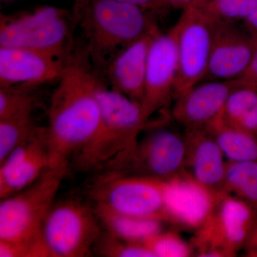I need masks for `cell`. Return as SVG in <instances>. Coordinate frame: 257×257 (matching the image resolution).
<instances>
[{
    "mask_svg": "<svg viewBox=\"0 0 257 257\" xmlns=\"http://www.w3.org/2000/svg\"><path fill=\"white\" fill-rule=\"evenodd\" d=\"M72 55L51 96L46 127L52 165L67 164L94 138L101 124L95 94L98 74L89 61Z\"/></svg>",
    "mask_w": 257,
    "mask_h": 257,
    "instance_id": "6da1fadb",
    "label": "cell"
},
{
    "mask_svg": "<svg viewBox=\"0 0 257 257\" xmlns=\"http://www.w3.org/2000/svg\"><path fill=\"white\" fill-rule=\"evenodd\" d=\"M101 124L94 138L71 160L86 173L123 172L133 159L139 135L147 123L141 104L110 88L96 93Z\"/></svg>",
    "mask_w": 257,
    "mask_h": 257,
    "instance_id": "7a4b0ae2",
    "label": "cell"
},
{
    "mask_svg": "<svg viewBox=\"0 0 257 257\" xmlns=\"http://www.w3.org/2000/svg\"><path fill=\"white\" fill-rule=\"evenodd\" d=\"M72 12L96 73L123 47L159 31L152 13L119 0H73Z\"/></svg>",
    "mask_w": 257,
    "mask_h": 257,
    "instance_id": "3957f363",
    "label": "cell"
},
{
    "mask_svg": "<svg viewBox=\"0 0 257 257\" xmlns=\"http://www.w3.org/2000/svg\"><path fill=\"white\" fill-rule=\"evenodd\" d=\"M72 10L42 6L32 11L0 15V47L40 51L64 58L73 55L77 30Z\"/></svg>",
    "mask_w": 257,
    "mask_h": 257,
    "instance_id": "277c9868",
    "label": "cell"
},
{
    "mask_svg": "<svg viewBox=\"0 0 257 257\" xmlns=\"http://www.w3.org/2000/svg\"><path fill=\"white\" fill-rule=\"evenodd\" d=\"M69 165H52L33 184L0 202V240L29 241L40 239Z\"/></svg>",
    "mask_w": 257,
    "mask_h": 257,
    "instance_id": "5b68a950",
    "label": "cell"
},
{
    "mask_svg": "<svg viewBox=\"0 0 257 257\" xmlns=\"http://www.w3.org/2000/svg\"><path fill=\"white\" fill-rule=\"evenodd\" d=\"M257 222V209L226 192L215 194L207 219L194 231L197 256H234L244 247Z\"/></svg>",
    "mask_w": 257,
    "mask_h": 257,
    "instance_id": "8992f818",
    "label": "cell"
},
{
    "mask_svg": "<svg viewBox=\"0 0 257 257\" xmlns=\"http://www.w3.org/2000/svg\"><path fill=\"white\" fill-rule=\"evenodd\" d=\"M93 206L77 199L54 204L42 229L49 257L91 256L101 234Z\"/></svg>",
    "mask_w": 257,
    "mask_h": 257,
    "instance_id": "52a82bcc",
    "label": "cell"
},
{
    "mask_svg": "<svg viewBox=\"0 0 257 257\" xmlns=\"http://www.w3.org/2000/svg\"><path fill=\"white\" fill-rule=\"evenodd\" d=\"M99 175L91 189L94 204L123 215L168 222L165 181L121 172Z\"/></svg>",
    "mask_w": 257,
    "mask_h": 257,
    "instance_id": "ba28073f",
    "label": "cell"
},
{
    "mask_svg": "<svg viewBox=\"0 0 257 257\" xmlns=\"http://www.w3.org/2000/svg\"><path fill=\"white\" fill-rule=\"evenodd\" d=\"M215 26V20L205 9L202 0H194L184 8L174 25L178 54L175 99L205 78Z\"/></svg>",
    "mask_w": 257,
    "mask_h": 257,
    "instance_id": "9c48e42d",
    "label": "cell"
},
{
    "mask_svg": "<svg viewBox=\"0 0 257 257\" xmlns=\"http://www.w3.org/2000/svg\"><path fill=\"white\" fill-rule=\"evenodd\" d=\"M185 135L167 127H157L139 140L126 170L135 175L169 180L186 172Z\"/></svg>",
    "mask_w": 257,
    "mask_h": 257,
    "instance_id": "30bf717a",
    "label": "cell"
},
{
    "mask_svg": "<svg viewBox=\"0 0 257 257\" xmlns=\"http://www.w3.org/2000/svg\"><path fill=\"white\" fill-rule=\"evenodd\" d=\"M178 74V54L175 28L154 37L147 59L145 94L141 107L147 123L152 115L174 97Z\"/></svg>",
    "mask_w": 257,
    "mask_h": 257,
    "instance_id": "8fae6325",
    "label": "cell"
},
{
    "mask_svg": "<svg viewBox=\"0 0 257 257\" xmlns=\"http://www.w3.org/2000/svg\"><path fill=\"white\" fill-rule=\"evenodd\" d=\"M52 165L46 127L38 126L30 138L0 163V199L31 185Z\"/></svg>",
    "mask_w": 257,
    "mask_h": 257,
    "instance_id": "7c38bea8",
    "label": "cell"
},
{
    "mask_svg": "<svg viewBox=\"0 0 257 257\" xmlns=\"http://www.w3.org/2000/svg\"><path fill=\"white\" fill-rule=\"evenodd\" d=\"M71 57L64 58L30 49L0 47V87H40L57 82Z\"/></svg>",
    "mask_w": 257,
    "mask_h": 257,
    "instance_id": "4fadbf2b",
    "label": "cell"
},
{
    "mask_svg": "<svg viewBox=\"0 0 257 257\" xmlns=\"http://www.w3.org/2000/svg\"><path fill=\"white\" fill-rule=\"evenodd\" d=\"M256 46L246 29L238 28L236 23L216 22L204 80H238L247 69Z\"/></svg>",
    "mask_w": 257,
    "mask_h": 257,
    "instance_id": "5bb4252c",
    "label": "cell"
},
{
    "mask_svg": "<svg viewBox=\"0 0 257 257\" xmlns=\"http://www.w3.org/2000/svg\"><path fill=\"white\" fill-rule=\"evenodd\" d=\"M236 81L204 80L176 99L172 115L185 130L207 128L223 114Z\"/></svg>",
    "mask_w": 257,
    "mask_h": 257,
    "instance_id": "9a60e30c",
    "label": "cell"
},
{
    "mask_svg": "<svg viewBox=\"0 0 257 257\" xmlns=\"http://www.w3.org/2000/svg\"><path fill=\"white\" fill-rule=\"evenodd\" d=\"M215 194L187 172L165 181V209L171 224L195 231L210 214Z\"/></svg>",
    "mask_w": 257,
    "mask_h": 257,
    "instance_id": "2e32d148",
    "label": "cell"
},
{
    "mask_svg": "<svg viewBox=\"0 0 257 257\" xmlns=\"http://www.w3.org/2000/svg\"><path fill=\"white\" fill-rule=\"evenodd\" d=\"M147 34L118 51L99 74L109 87L142 104L145 94L147 59L154 37Z\"/></svg>",
    "mask_w": 257,
    "mask_h": 257,
    "instance_id": "e0dca14e",
    "label": "cell"
},
{
    "mask_svg": "<svg viewBox=\"0 0 257 257\" xmlns=\"http://www.w3.org/2000/svg\"><path fill=\"white\" fill-rule=\"evenodd\" d=\"M186 172L214 194L224 192L227 161L207 128L185 130Z\"/></svg>",
    "mask_w": 257,
    "mask_h": 257,
    "instance_id": "ac0fdd59",
    "label": "cell"
},
{
    "mask_svg": "<svg viewBox=\"0 0 257 257\" xmlns=\"http://www.w3.org/2000/svg\"><path fill=\"white\" fill-rule=\"evenodd\" d=\"M92 206L106 231L120 239L144 243L146 240L163 231L164 221L123 215L99 204H94Z\"/></svg>",
    "mask_w": 257,
    "mask_h": 257,
    "instance_id": "d6986e66",
    "label": "cell"
},
{
    "mask_svg": "<svg viewBox=\"0 0 257 257\" xmlns=\"http://www.w3.org/2000/svg\"><path fill=\"white\" fill-rule=\"evenodd\" d=\"M227 162L257 160V138L226 124L221 116L207 127Z\"/></svg>",
    "mask_w": 257,
    "mask_h": 257,
    "instance_id": "ffe728a7",
    "label": "cell"
},
{
    "mask_svg": "<svg viewBox=\"0 0 257 257\" xmlns=\"http://www.w3.org/2000/svg\"><path fill=\"white\" fill-rule=\"evenodd\" d=\"M221 119L257 138V89L238 85L229 96Z\"/></svg>",
    "mask_w": 257,
    "mask_h": 257,
    "instance_id": "44dd1931",
    "label": "cell"
},
{
    "mask_svg": "<svg viewBox=\"0 0 257 257\" xmlns=\"http://www.w3.org/2000/svg\"><path fill=\"white\" fill-rule=\"evenodd\" d=\"M224 192L257 209V160L227 162Z\"/></svg>",
    "mask_w": 257,
    "mask_h": 257,
    "instance_id": "7402d4cb",
    "label": "cell"
},
{
    "mask_svg": "<svg viewBox=\"0 0 257 257\" xmlns=\"http://www.w3.org/2000/svg\"><path fill=\"white\" fill-rule=\"evenodd\" d=\"M38 87L26 85L0 87V120L33 116Z\"/></svg>",
    "mask_w": 257,
    "mask_h": 257,
    "instance_id": "603a6c76",
    "label": "cell"
},
{
    "mask_svg": "<svg viewBox=\"0 0 257 257\" xmlns=\"http://www.w3.org/2000/svg\"><path fill=\"white\" fill-rule=\"evenodd\" d=\"M37 126L32 116L0 120V163L30 138Z\"/></svg>",
    "mask_w": 257,
    "mask_h": 257,
    "instance_id": "cb8c5ba5",
    "label": "cell"
},
{
    "mask_svg": "<svg viewBox=\"0 0 257 257\" xmlns=\"http://www.w3.org/2000/svg\"><path fill=\"white\" fill-rule=\"evenodd\" d=\"M216 22L237 23L244 21L257 10V0H202Z\"/></svg>",
    "mask_w": 257,
    "mask_h": 257,
    "instance_id": "d4e9b609",
    "label": "cell"
},
{
    "mask_svg": "<svg viewBox=\"0 0 257 257\" xmlns=\"http://www.w3.org/2000/svg\"><path fill=\"white\" fill-rule=\"evenodd\" d=\"M94 253L107 257H155L144 243L130 242L110 233H102Z\"/></svg>",
    "mask_w": 257,
    "mask_h": 257,
    "instance_id": "484cf974",
    "label": "cell"
},
{
    "mask_svg": "<svg viewBox=\"0 0 257 257\" xmlns=\"http://www.w3.org/2000/svg\"><path fill=\"white\" fill-rule=\"evenodd\" d=\"M144 244L155 257H187L194 254L192 245L189 244L175 231H162Z\"/></svg>",
    "mask_w": 257,
    "mask_h": 257,
    "instance_id": "4316f807",
    "label": "cell"
},
{
    "mask_svg": "<svg viewBox=\"0 0 257 257\" xmlns=\"http://www.w3.org/2000/svg\"><path fill=\"white\" fill-rule=\"evenodd\" d=\"M0 257H49L42 237L29 241L0 240Z\"/></svg>",
    "mask_w": 257,
    "mask_h": 257,
    "instance_id": "83f0119b",
    "label": "cell"
},
{
    "mask_svg": "<svg viewBox=\"0 0 257 257\" xmlns=\"http://www.w3.org/2000/svg\"><path fill=\"white\" fill-rule=\"evenodd\" d=\"M251 62L246 72L236 82L238 85L257 89V42Z\"/></svg>",
    "mask_w": 257,
    "mask_h": 257,
    "instance_id": "f1b7e54d",
    "label": "cell"
},
{
    "mask_svg": "<svg viewBox=\"0 0 257 257\" xmlns=\"http://www.w3.org/2000/svg\"><path fill=\"white\" fill-rule=\"evenodd\" d=\"M119 1L136 5L139 8L152 13L167 8L165 0H119Z\"/></svg>",
    "mask_w": 257,
    "mask_h": 257,
    "instance_id": "f546056e",
    "label": "cell"
},
{
    "mask_svg": "<svg viewBox=\"0 0 257 257\" xmlns=\"http://www.w3.org/2000/svg\"><path fill=\"white\" fill-rule=\"evenodd\" d=\"M243 248L247 256L257 257V222Z\"/></svg>",
    "mask_w": 257,
    "mask_h": 257,
    "instance_id": "4dcf8cb0",
    "label": "cell"
},
{
    "mask_svg": "<svg viewBox=\"0 0 257 257\" xmlns=\"http://www.w3.org/2000/svg\"><path fill=\"white\" fill-rule=\"evenodd\" d=\"M244 28L257 42V10L243 22Z\"/></svg>",
    "mask_w": 257,
    "mask_h": 257,
    "instance_id": "1f68e13d",
    "label": "cell"
},
{
    "mask_svg": "<svg viewBox=\"0 0 257 257\" xmlns=\"http://www.w3.org/2000/svg\"><path fill=\"white\" fill-rule=\"evenodd\" d=\"M194 0H165L166 5L174 7H184L186 8L187 5L191 4Z\"/></svg>",
    "mask_w": 257,
    "mask_h": 257,
    "instance_id": "d6a6232c",
    "label": "cell"
},
{
    "mask_svg": "<svg viewBox=\"0 0 257 257\" xmlns=\"http://www.w3.org/2000/svg\"><path fill=\"white\" fill-rule=\"evenodd\" d=\"M16 0H0L2 4H9V3H13Z\"/></svg>",
    "mask_w": 257,
    "mask_h": 257,
    "instance_id": "836d02e7",
    "label": "cell"
}]
</instances>
